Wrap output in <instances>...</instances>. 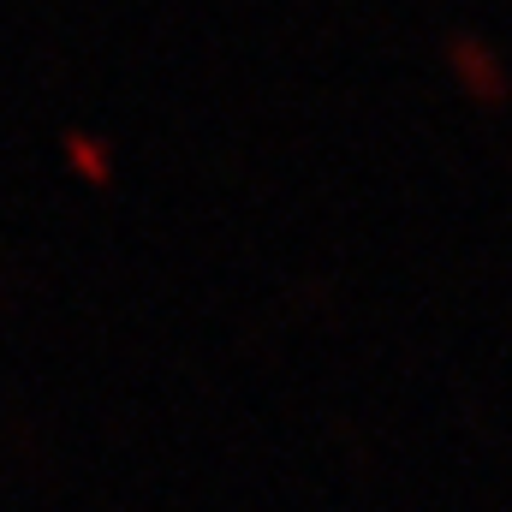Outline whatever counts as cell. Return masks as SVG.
<instances>
[{"mask_svg": "<svg viewBox=\"0 0 512 512\" xmlns=\"http://www.w3.org/2000/svg\"><path fill=\"white\" fill-rule=\"evenodd\" d=\"M447 66H453V78L465 84V90H477V96H507V66H501V54L477 36V30H453L447 36Z\"/></svg>", "mask_w": 512, "mask_h": 512, "instance_id": "obj_1", "label": "cell"}]
</instances>
